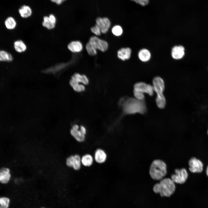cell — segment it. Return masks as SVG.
<instances>
[{
  "mask_svg": "<svg viewBox=\"0 0 208 208\" xmlns=\"http://www.w3.org/2000/svg\"><path fill=\"white\" fill-rule=\"evenodd\" d=\"M51 1L56 3L57 5H60L66 0H51Z\"/></svg>",
  "mask_w": 208,
  "mask_h": 208,
  "instance_id": "obj_32",
  "label": "cell"
},
{
  "mask_svg": "<svg viewBox=\"0 0 208 208\" xmlns=\"http://www.w3.org/2000/svg\"><path fill=\"white\" fill-rule=\"evenodd\" d=\"M131 0L132 1H134L135 2V1H136V0Z\"/></svg>",
  "mask_w": 208,
  "mask_h": 208,
  "instance_id": "obj_34",
  "label": "cell"
},
{
  "mask_svg": "<svg viewBox=\"0 0 208 208\" xmlns=\"http://www.w3.org/2000/svg\"><path fill=\"white\" fill-rule=\"evenodd\" d=\"M93 160L92 156L88 154L84 155L81 158V164L86 167L91 166L93 163Z\"/></svg>",
  "mask_w": 208,
  "mask_h": 208,
  "instance_id": "obj_24",
  "label": "cell"
},
{
  "mask_svg": "<svg viewBox=\"0 0 208 208\" xmlns=\"http://www.w3.org/2000/svg\"><path fill=\"white\" fill-rule=\"evenodd\" d=\"M206 172L207 176L208 177V165L207 167Z\"/></svg>",
  "mask_w": 208,
  "mask_h": 208,
  "instance_id": "obj_33",
  "label": "cell"
},
{
  "mask_svg": "<svg viewBox=\"0 0 208 208\" xmlns=\"http://www.w3.org/2000/svg\"><path fill=\"white\" fill-rule=\"evenodd\" d=\"M133 91L143 94L146 93L150 96L154 94V90L152 85L143 82L136 83L134 85Z\"/></svg>",
  "mask_w": 208,
  "mask_h": 208,
  "instance_id": "obj_8",
  "label": "cell"
},
{
  "mask_svg": "<svg viewBox=\"0 0 208 208\" xmlns=\"http://www.w3.org/2000/svg\"><path fill=\"white\" fill-rule=\"evenodd\" d=\"M88 42L97 50L102 52L106 51L108 48L109 45L107 42L95 36L90 37Z\"/></svg>",
  "mask_w": 208,
  "mask_h": 208,
  "instance_id": "obj_6",
  "label": "cell"
},
{
  "mask_svg": "<svg viewBox=\"0 0 208 208\" xmlns=\"http://www.w3.org/2000/svg\"><path fill=\"white\" fill-rule=\"evenodd\" d=\"M113 34L116 36H120L122 34L123 30L122 27L119 25H115L112 29Z\"/></svg>",
  "mask_w": 208,
  "mask_h": 208,
  "instance_id": "obj_27",
  "label": "cell"
},
{
  "mask_svg": "<svg viewBox=\"0 0 208 208\" xmlns=\"http://www.w3.org/2000/svg\"><path fill=\"white\" fill-rule=\"evenodd\" d=\"M68 49L73 53H79L83 49V46L81 42L79 40L72 41L67 45Z\"/></svg>",
  "mask_w": 208,
  "mask_h": 208,
  "instance_id": "obj_14",
  "label": "cell"
},
{
  "mask_svg": "<svg viewBox=\"0 0 208 208\" xmlns=\"http://www.w3.org/2000/svg\"><path fill=\"white\" fill-rule=\"evenodd\" d=\"M85 47L86 51L89 55L94 56L97 54V50L88 42L86 44Z\"/></svg>",
  "mask_w": 208,
  "mask_h": 208,
  "instance_id": "obj_26",
  "label": "cell"
},
{
  "mask_svg": "<svg viewBox=\"0 0 208 208\" xmlns=\"http://www.w3.org/2000/svg\"><path fill=\"white\" fill-rule=\"evenodd\" d=\"M139 59L143 62H146L150 60L151 57V53L147 49H142L140 50L138 54Z\"/></svg>",
  "mask_w": 208,
  "mask_h": 208,
  "instance_id": "obj_20",
  "label": "cell"
},
{
  "mask_svg": "<svg viewBox=\"0 0 208 208\" xmlns=\"http://www.w3.org/2000/svg\"><path fill=\"white\" fill-rule=\"evenodd\" d=\"M66 164L68 167L72 168L74 170H78L81 168V157L77 154L71 155L66 160Z\"/></svg>",
  "mask_w": 208,
  "mask_h": 208,
  "instance_id": "obj_9",
  "label": "cell"
},
{
  "mask_svg": "<svg viewBox=\"0 0 208 208\" xmlns=\"http://www.w3.org/2000/svg\"></svg>",
  "mask_w": 208,
  "mask_h": 208,
  "instance_id": "obj_36",
  "label": "cell"
},
{
  "mask_svg": "<svg viewBox=\"0 0 208 208\" xmlns=\"http://www.w3.org/2000/svg\"><path fill=\"white\" fill-rule=\"evenodd\" d=\"M152 86L157 95L163 94L165 85L163 79L159 76L155 77L153 79Z\"/></svg>",
  "mask_w": 208,
  "mask_h": 208,
  "instance_id": "obj_11",
  "label": "cell"
},
{
  "mask_svg": "<svg viewBox=\"0 0 208 208\" xmlns=\"http://www.w3.org/2000/svg\"><path fill=\"white\" fill-rule=\"evenodd\" d=\"M159 183L155 184L153 189L156 193H159L161 196L169 197L174 192L176 188L174 183L171 179L164 178Z\"/></svg>",
  "mask_w": 208,
  "mask_h": 208,
  "instance_id": "obj_2",
  "label": "cell"
},
{
  "mask_svg": "<svg viewBox=\"0 0 208 208\" xmlns=\"http://www.w3.org/2000/svg\"><path fill=\"white\" fill-rule=\"evenodd\" d=\"M175 174L171 176V179L174 183L182 184L185 182L188 176L186 170L185 168L175 170Z\"/></svg>",
  "mask_w": 208,
  "mask_h": 208,
  "instance_id": "obj_7",
  "label": "cell"
},
{
  "mask_svg": "<svg viewBox=\"0 0 208 208\" xmlns=\"http://www.w3.org/2000/svg\"><path fill=\"white\" fill-rule=\"evenodd\" d=\"M135 2L142 6H145L148 4L149 0H136Z\"/></svg>",
  "mask_w": 208,
  "mask_h": 208,
  "instance_id": "obj_31",
  "label": "cell"
},
{
  "mask_svg": "<svg viewBox=\"0 0 208 208\" xmlns=\"http://www.w3.org/2000/svg\"><path fill=\"white\" fill-rule=\"evenodd\" d=\"M131 52V50L129 47L122 48L117 51V56L119 59L125 61L130 59Z\"/></svg>",
  "mask_w": 208,
  "mask_h": 208,
  "instance_id": "obj_16",
  "label": "cell"
},
{
  "mask_svg": "<svg viewBox=\"0 0 208 208\" xmlns=\"http://www.w3.org/2000/svg\"><path fill=\"white\" fill-rule=\"evenodd\" d=\"M107 155L103 149L98 148L95 151L94 155L95 161L98 163L102 164L106 160Z\"/></svg>",
  "mask_w": 208,
  "mask_h": 208,
  "instance_id": "obj_18",
  "label": "cell"
},
{
  "mask_svg": "<svg viewBox=\"0 0 208 208\" xmlns=\"http://www.w3.org/2000/svg\"><path fill=\"white\" fill-rule=\"evenodd\" d=\"M185 48L182 45H176L172 48L171 50L172 57L175 60H179L182 58L185 54Z\"/></svg>",
  "mask_w": 208,
  "mask_h": 208,
  "instance_id": "obj_15",
  "label": "cell"
},
{
  "mask_svg": "<svg viewBox=\"0 0 208 208\" xmlns=\"http://www.w3.org/2000/svg\"><path fill=\"white\" fill-rule=\"evenodd\" d=\"M56 19L55 16L50 14L49 16H45L43 18L42 25L43 27L48 30L54 29L56 25Z\"/></svg>",
  "mask_w": 208,
  "mask_h": 208,
  "instance_id": "obj_13",
  "label": "cell"
},
{
  "mask_svg": "<svg viewBox=\"0 0 208 208\" xmlns=\"http://www.w3.org/2000/svg\"><path fill=\"white\" fill-rule=\"evenodd\" d=\"M96 24L100 27L101 33L105 34L107 32L109 29L111 23L107 17H97L96 20Z\"/></svg>",
  "mask_w": 208,
  "mask_h": 208,
  "instance_id": "obj_12",
  "label": "cell"
},
{
  "mask_svg": "<svg viewBox=\"0 0 208 208\" xmlns=\"http://www.w3.org/2000/svg\"><path fill=\"white\" fill-rule=\"evenodd\" d=\"M189 169L192 172L201 173L203 170V164L199 159L195 157H192L189 161Z\"/></svg>",
  "mask_w": 208,
  "mask_h": 208,
  "instance_id": "obj_10",
  "label": "cell"
},
{
  "mask_svg": "<svg viewBox=\"0 0 208 208\" xmlns=\"http://www.w3.org/2000/svg\"><path fill=\"white\" fill-rule=\"evenodd\" d=\"M134 98L137 99L140 101H144L145 96L144 94L139 92L133 91Z\"/></svg>",
  "mask_w": 208,
  "mask_h": 208,
  "instance_id": "obj_30",
  "label": "cell"
},
{
  "mask_svg": "<svg viewBox=\"0 0 208 208\" xmlns=\"http://www.w3.org/2000/svg\"><path fill=\"white\" fill-rule=\"evenodd\" d=\"M10 169L3 167L0 169V183L6 184L8 182L11 177Z\"/></svg>",
  "mask_w": 208,
  "mask_h": 208,
  "instance_id": "obj_17",
  "label": "cell"
},
{
  "mask_svg": "<svg viewBox=\"0 0 208 208\" xmlns=\"http://www.w3.org/2000/svg\"><path fill=\"white\" fill-rule=\"evenodd\" d=\"M10 203L9 198L4 197H0V208H8Z\"/></svg>",
  "mask_w": 208,
  "mask_h": 208,
  "instance_id": "obj_28",
  "label": "cell"
},
{
  "mask_svg": "<svg viewBox=\"0 0 208 208\" xmlns=\"http://www.w3.org/2000/svg\"><path fill=\"white\" fill-rule=\"evenodd\" d=\"M5 27L8 30H12L16 27L17 23L14 18L11 16L8 17L4 22Z\"/></svg>",
  "mask_w": 208,
  "mask_h": 208,
  "instance_id": "obj_23",
  "label": "cell"
},
{
  "mask_svg": "<svg viewBox=\"0 0 208 208\" xmlns=\"http://www.w3.org/2000/svg\"><path fill=\"white\" fill-rule=\"evenodd\" d=\"M19 12L22 17L26 18L31 16L32 14V11L29 6L23 5L19 9Z\"/></svg>",
  "mask_w": 208,
  "mask_h": 208,
  "instance_id": "obj_22",
  "label": "cell"
},
{
  "mask_svg": "<svg viewBox=\"0 0 208 208\" xmlns=\"http://www.w3.org/2000/svg\"><path fill=\"white\" fill-rule=\"evenodd\" d=\"M89 80L87 76L84 74L79 73H74L71 77L69 83L73 89L77 92H81L85 90V85L88 84Z\"/></svg>",
  "mask_w": 208,
  "mask_h": 208,
  "instance_id": "obj_4",
  "label": "cell"
},
{
  "mask_svg": "<svg viewBox=\"0 0 208 208\" xmlns=\"http://www.w3.org/2000/svg\"><path fill=\"white\" fill-rule=\"evenodd\" d=\"M86 130L83 125L79 126L77 124L73 125L70 130L71 135L77 141L83 142L85 139Z\"/></svg>",
  "mask_w": 208,
  "mask_h": 208,
  "instance_id": "obj_5",
  "label": "cell"
},
{
  "mask_svg": "<svg viewBox=\"0 0 208 208\" xmlns=\"http://www.w3.org/2000/svg\"><path fill=\"white\" fill-rule=\"evenodd\" d=\"M13 60L12 54L4 50L0 49V62H11Z\"/></svg>",
  "mask_w": 208,
  "mask_h": 208,
  "instance_id": "obj_21",
  "label": "cell"
},
{
  "mask_svg": "<svg viewBox=\"0 0 208 208\" xmlns=\"http://www.w3.org/2000/svg\"><path fill=\"white\" fill-rule=\"evenodd\" d=\"M13 45L15 51L18 53H23L27 49L26 44L21 40L18 39L15 40L13 43Z\"/></svg>",
  "mask_w": 208,
  "mask_h": 208,
  "instance_id": "obj_19",
  "label": "cell"
},
{
  "mask_svg": "<svg viewBox=\"0 0 208 208\" xmlns=\"http://www.w3.org/2000/svg\"><path fill=\"white\" fill-rule=\"evenodd\" d=\"M207 134H208V131H207Z\"/></svg>",
  "mask_w": 208,
  "mask_h": 208,
  "instance_id": "obj_35",
  "label": "cell"
},
{
  "mask_svg": "<svg viewBox=\"0 0 208 208\" xmlns=\"http://www.w3.org/2000/svg\"><path fill=\"white\" fill-rule=\"evenodd\" d=\"M155 102L157 107L159 109H164L166 106V100L164 94L157 95Z\"/></svg>",
  "mask_w": 208,
  "mask_h": 208,
  "instance_id": "obj_25",
  "label": "cell"
},
{
  "mask_svg": "<svg viewBox=\"0 0 208 208\" xmlns=\"http://www.w3.org/2000/svg\"><path fill=\"white\" fill-rule=\"evenodd\" d=\"M123 110L126 114L140 113L144 114L147 111V108L144 101L138 100L135 98H129L124 102Z\"/></svg>",
  "mask_w": 208,
  "mask_h": 208,
  "instance_id": "obj_1",
  "label": "cell"
},
{
  "mask_svg": "<svg viewBox=\"0 0 208 208\" xmlns=\"http://www.w3.org/2000/svg\"><path fill=\"white\" fill-rule=\"evenodd\" d=\"M90 30L95 36H100L102 33L100 27L96 24L90 28Z\"/></svg>",
  "mask_w": 208,
  "mask_h": 208,
  "instance_id": "obj_29",
  "label": "cell"
},
{
  "mask_svg": "<svg viewBox=\"0 0 208 208\" xmlns=\"http://www.w3.org/2000/svg\"><path fill=\"white\" fill-rule=\"evenodd\" d=\"M166 164L160 159L153 160L150 166L149 173L151 177L155 180H160L167 174Z\"/></svg>",
  "mask_w": 208,
  "mask_h": 208,
  "instance_id": "obj_3",
  "label": "cell"
}]
</instances>
